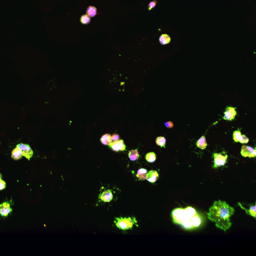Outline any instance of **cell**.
Listing matches in <instances>:
<instances>
[{
  "label": "cell",
  "instance_id": "cell-1",
  "mask_svg": "<svg viewBox=\"0 0 256 256\" xmlns=\"http://www.w3.org/2000/svg\"><path fill=\"white\" fill-rule=\"evenodd\" d=\"M234 213V208L231 207L226 202L219 200L215 201L210 207L207 216L209 220L215 222L217 228L226 232L232 226L230 218Z\"/></svg>",
  "mask_w": 256,
  "mask_h": 256
},
{
  "label": "cell",
  "instance_id": "cell-2",
  "mask_svg": "<svg viewBox=\"0 0 256 256\" xmlns=\"http://www.w3.org/2000/svg\"><path fill=\"white\" fill-rule=\"evenodd\" d=\"M197 214V211L191 207L184 208H176L172 212L173 221L176 224L181 225L186 230L194 229L191 219Z\"/></svg>",
  "mask_w": 256,
  "mask_h": 256
},
{
  "label": "cell",
  "instance_id": "cell-3",
  "mask_svg": "<svg viewBox=\"0 0 256 256\" xmlns=\"http://www.w3.org/2000/svg\"><path fill=\"white\" fill-rule=\"evenodd\" d=\"M118 222L116 223L117 226L119 228L122 230H127L131 229L134 224V220L131 218H121L117 219Z\"/></svg>",
  "mask_w": 256,
  "mask_h": 256
},
{
  "label": "cell",
  "instance_id": "cell-4",
  "mask_svg": "<svg viewBox=\"0 0 256 256\" xmlns=\"http://www.w3.org/2000/svg\"><path fill=\"white\" fill-rule=\"evenodd\" d=\"M222 153H215L214 154V167L215 168L224 166L226 163L228 159V155L226 154Z\"/></svg>",
  "mask_w": 256,
  "mask_h": 256
},
{
  "label": "cell",
  "instance_id": "cell-5",
  "mask_svg": "<svg viewBox=\"0 0 256 256\" xmlns=\"http://www.w3.org/2000/svg\"><path fill=\"white\" fill-rule=\"evenodd\" d=\"M22 152L23 156L26 157L28 160H30L33 156V151L30 146L27 144H19L17 146Z\"/></svg>",
  "mask_w": 256,
  "mask_h": 256
},
{
  "label": "cell",
  "instance_id": "cell-6",
  "mask_svg": "<svg viewBox=\"0 0 256 256\" xmlns=\"http://www.w3.org/2000/svg\"><path fill=\"white\" fill-rule=\"evenodd\" d=\"M241 154L245 158H255L256 157V150L250 146H243L241 151Z\"/></svg>",
  "mask_w": 256,
  "mask_h": 256
},
{
  "label": "cell",
  "instance_id": "cell-7",
  "mask_svg": "<svg viewBox=\"0 0 256 256\" xmlns=\"http://www.w3.org/2000/svg\"><path fill=\"white\" fill-rule=\"evenodd\" d=\"M109 145L113 151L116 152L123 151L126 149V145H125L123 140L116 141L111 143Z\"/></svg>",
  "mask_w": 256,
  "mask_h": 256
},
{
  "label": "cell",
  "instance_id": "cell-8",
  "mask_svg": "<svg viewBox=\"0 0 256 256\" xmlns=\"http://www.w3.org/2000/svg\"><path fill=\"white\" fill-rule=\"evenodd\" d=\"M236 115V108L229 107L225 112L224 116L223 117V119L226 120L232 121L234 119Z\"/></svg>",
  "mask_w": 256,
  "mask_h": 256
},
{
  "label": "cell",
  "instance_id": "cell-9",
  "mask_svg": "<svg viewBox=\"0 0 256 256\" xmlns=\"http://www.w3.org/2000/svg\"><path fill=\"white\" fill-rule=\"evenodd\" d=\"M12 211L9 203L7 202L0 204V215L3 217H7Z\"/></svg>",
  "mask_w": 256,
  "mask_h": 256
},
{
  "label": "cell",
  "instance_id": "cell-10",
  "mask_svg": "<svg viewBox=\"0 0 256 256\" xmlns=\"http://www.w3.org/2000/svg\"><path fill=\"white\" fill-rule=\"evenodd\" d=\"M202 222L203 219L200 215L198 213L192 218L191 223L194 229L199 228L202 224Z\"/></svg>",
  "mask_w": 256,
  "mask_h": 256
},
{
  "label": "cell",
  "instance_id": "cell-11",
  "mask_svg": "<svg viewBox=\"0 0 256 256\" xmlns=\"http://www.w3.org/2000/svg\"><path fill=\"white\" fill-rule=\"evenodd\" d=\"M159 174L156 171H150L148 172L146 179L151 183H154L158 180Z\"/></svg>",
  "mask_w": 256,
  "mask_h": 256
},
{
  "label": "cell",
  "instance_id": "cell-12",
  "mask_svg": "<svg viewBox=\"0 0 256 256\" xmlns=\"http://www.w3.org/2000/svg\"><path fill=\"white\" fill-rule=\"evenodd\" d=\"M100 198L103 201L105 202H109L113 199L112 193L111 191L107 190L103 192Z\"/></svg>",
  "mask_w": 256,
  "mask_h": 256
},
{
  "label": "cell",
  "instance_id": "cell-13",
  "mask_svg": "<svg viewBox=\"0 0 256 256\" xmlns=\"http://www.w3.org/2000/svg\"><path fill=\"white\" fill-rule=\"evenodd\" d=\"M171 38L170 37L169 35H168L166 34H162L159 37L160 43L162 45H165L169 44L171 42Z\"/></svg>",
  "mask_w": 256,
  "mask_h": 256
},
{
  "label": "cell",
  "instance_id": "cell-14",
  "mask_svg": "<svg viewBox=\"0 0 256 256\" xmlns=\"http://www.w3.org/2000/svg\"><path fill=\"white\" fill-rule=\"evenodd\" d=\"M196 145L198 148H200L202 150L205 149L207 147V143L205 136H202L200 138L196 143Z\"/></svg>",
  "mask_w": 256,
  "mask_h": 256
},
{
  "label": "cell",
  "instance_id": "cell-15",
  "mask_svg": "<svg viewBox=\"0 0 256 256\" xmlns=\"http://www.w3.org/2000/svg\"><path fill=\"white\" fill-rule=\"evenodd\" d=\"M23 154L21 150L19 148L16 147L12 152V158L15 160H19L22 158Z\"/></svg>",
  "mask_w": 256,
  "mask_h": 256
},
{
  "label": "cell",
  "instance_id": "cell-16",
  "mask_svg": "<svg viewBox=\"0 0 256 256\" xmlns=\"http://www.w3.org/2000/svg\"><path fill=\"white\" fill-rule=\"evenodd\" d=\"M148 172L147 170L145 169H140L138 170L137 174V177L140 180H145L147 179Z\"/></svg>",
  "mask_w": 256,
  "mask_h": 256
},
{
  "label": "cell",
  "instance_id": "cell-17",
  "mask_svg": "<svg viewBox=\"0 0 256 256\" xmlns=\"http://www.w3.org/2000/svg\"><path fill=\"white\" fill-rule=\"evenodd\" d=\"M101 142L104 145H109L112 142V136L108 134H105L101 138Z\"/></svg>",
  "mask_w": 256,
  "mask_h": 256
},
{
  "label": "cell",
  "instance_id": "cell-18",
  "mask_svg": "<svg viewBox=\"0 0 256 256\" xmlns=\"http://www.w3.org/2000/svg\"><path fill=\"white\" fill-rule=\"evenodd\" d=\"M129 158L130 159V160L133 161H135L138 159V158H139V154L138 150H134L130 151L129 153Z\"/></svg>",
  "mask_w": 256,
  "mask_h": 256
},
{
  "label": "cell",
  "instance_id": "cell-19",
  "mask_svg": "<svg viewBox=\"0 0 256 256\" xmlns=\"http://www.w3.org/2000/svg\"><path fill=\"white\" fill-rule=\"evenodd\" d=\"M87 15L90 17H93L96 16L97 14L96 8L93 6H90L87 9Z\"/></svg>",
  "mask_w": 256,
  "mask_h": 256
},
{
  "label": "cell",
  "instance_id": "cell-20",
  "mask_svg": "<svg viewBox=\"0 0 256 256\" xmlns=\"http://www.w3.org/2000/svg\"><path fill=\"white\" fill-rule=\"evenodd\" d=\"M146 159L148 162L153 163L156 160V154L154 152H150L146 155Z\"/></svg>",
  "mask_w": 256,
  "mask_h": 256
},
{
  "label": "cell",
  "instance_id": "cell-21",
  "mask_svg": "<svg viewBox=\"0 0 256 256\" xmlns=\"http://www.w3.org/2000/svg\"><path fill=\"white\" fill-rule=\"evenodd\" d=\"M166 142V140L165 138L164 137H158L156 138V144L158 146H160L161 147H165Z\"/></svg>",
  "mask_w": 256,
  "mask_h": 256
},
{
  "label": "cell",
  "instance_id": "cell-22",
  "mask_svg": "<svg viewBox=\"0 0 256 256\" xmlns=\"http://www.w3.org/2000/svg\"><path fill=\"white\" fill-rule=\"evenodd\" d=\"M245 210L246 211L247 214L250 215L252 217H254L255 218H256V207L255 206H253L251 207L250 208L249 210L248 211L246 210Z\"/></svg>",
  "mask_w": 256,
  "mask_h": 256
},
{
  "label": "cell",
  "instance_id": "cell-23",
  "mask_svg": "<svg viewBox=\"0 0 256 256\" xmlns=\"http://www.w3.org/2000/svg\"><path fill=\"white\" fill-rule=\"evenodd\" d=\"M241 135H242V134H241L240 131H239V130L235 131L233 133V139L234 140L235 142H239V140L240 139Z\"/></svg>",
  "mask_w": 256,
  "mask_h": 256
},
{
  "label": "cell",
  "instance_id": "cell-24",
  "mask_svg": "<svg viewBox=\"0 0 256 256\" xmlns=\"http://www.w3.org/2000/svg\"><path fill=\"white\" fill-rule=\"evenodd\" d=\"M81 22L83 24H88L90 22L91 19L90 17L89 16H88L87 15H83L81 17Z\"/></svg>",
  "mask_w": 256,
  "mask_h": 256
},
{
  "label": "cell",
  "instance_id": "cell-25",
  "mask_svg": "<svg viewBox=\"0 0 256 256\" xmlns=\"http://www.w3.org/2000/svg\"><path fill=\"white\" fill-rule=\"evenodd\" d=\"M157 4H158V2H157V0H154V1L150 2L149 4L148 5V10H149V11L152 10L153 9H154L157 6Z\"/></svg>",
  "mask_w": 256,
  "mask_h": 256
},
{
  "label": "cell",
  "instance_id": "cell-26",
  "mask_svg": "<svg viewBox=\"0 0 256 256\" xmlns=\"http://www.w3.org/2000/svg\"><path fill=\"white\" fill-rule=\"evenodd\" d=\"M249 141V138L245 135H242L240 139L239 140V142H240L241 144H247L248 143Z\"/></svg>",
  "mask_w": 256,
  "mask_h": 256
},
{
  "label": "cell",
  "instance_id": "cell-27",
  "mask_svg": "<svg viewBox=\"0 0 256 256\" xmlns=\"http://www.w3.org/2000/svg\"><path fill=\"white\" fill-rule=\"evenodd\" d=\"M6 188V183L5 182L0 180V190L4 189Z\"/></svg>",
  "mask_w": 256,
  "mask_h": 256
},
{
  "label": "cell",
  "instance_id": "cell-28",
  "mask_svg": "<svg viewBox=\"0 0 256 256\" xmlns=\"http://www.w3.org/2000/svg\"><path fill=\"white\" fill-rule=\"evenodd\" d=\"M164 124L167 128H172L174 127V124L171 121L165 123Z\"/></svg>",
  "mask_w": 256,
  "mask_h": 256
},
{
  "label": "cell",
  "instance_id": "cell-29",
  "mask_svg": "<svg viewBox=\"0 0 256 256\" xmlns=\"http://www.w3.org/2000/svg\"><path fill=\"white\" fill-rule=\"evenodd\" d=\"M112 141H118L119 139V135L117 134H113V136H112Z\"/></svg>",
  "mask_w": 256,
  "mask_h": 256
},
{
  "label": "cell",
  "instance_id": "cell-30",
  "mask_svg": "<svg viewBox=\"0 0 256 256\" xmlns=\"http://www.w3.org/2000/svg\"><path fill=\"white\" fill-rule=\"evenodd\" d=\"M1 179V174H0V180Z\"/></svg>",
  "mask_w": 256,
  "mask_h": 256
}]
</instances>
